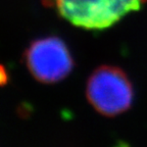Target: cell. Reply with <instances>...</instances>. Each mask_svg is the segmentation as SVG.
<instances>
[{"label":"cell","instance_id":"obj_1","mask_svg":"<svg viewBox=\"0 0 147 147\" xmlns=\"http://www.w3.org/2000/svg\"><path fill=\"white\" fill-rule=\"evenodd\" d=\"M147 0H42V4L56 10L64 20L86 30H103Z\"/></svg>","mask_w":147,"mask_h":147},{"label":"cell","instance_id":"obj_2","mask_svg":"<svg viewBox=\"0 0 147 147\" xmlns=\"http://www.w3.org/2000/svg\"><path fill=\"white\" fill-rule=\"evenodd\" d=\"M86 96L97 113L105 117H115L131 107L134 89L122 69L102 65L97 67L88 79Z\"/></svg>","mask_w":147,"mask_h":147},{"label":"cell","instance_id":"obj_4","mask_svg":"<svg viewBox=\"0 0 147 147\" xmlns=\"http://www.w3.org/2000/svg\"><path fill=\"white\" fill-rule=\"evenodd\" d=\"M8 82V75L2 64H0V86H4Z\"/></svg>","mask_w":147,"mask_h":147},{"label":"cell","instance_id":"obj_3","mask_svg":"<svg viewBox=\"0 0 147 147\" xmlns=\"http://www.w3.org/2000/svg\"><path fill=\"white\" fill-rule=\"evenodd\" d=\"M25 62L32 76L45 84L60 82L74 69L67 46L57 37H46L32 42L25 52Z\"/></svg>","mask_w":147,"mask_h":147}]
</instances>
